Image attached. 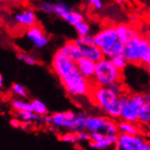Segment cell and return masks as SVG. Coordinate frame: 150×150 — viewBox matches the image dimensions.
Returning a JSON list of instances; mask_svg holds the SVG:
<instances>
[{"label": "cell", "instance_id": "1", "mask_svg": "<svg viewBox=\"0 0 150 150\" xmlns=\"http://www.w3.org/2000/svg\"><path fill=\"white\" fill-rule=\"evenodd\" d=\"M88 115L84 111L74 112L71 110L57 112L46 116V124L52 129L77 133L85 130Z\"/></svg>", "mask_w": 150, "mask_h": 150}, {"label": "cell", "instance_id": "7", "mask_svg": "<svg viewBox=\"0 0 150 150\" xmlns=\"http://www.w3.org/2000/svg\"><path fill=\"white\" fill-rule=\"evenodd\" d=\"M150 52V42L140 35L125 45L123 55L129 64L143 65Z\"/></svg>", "mask_w": 150, "mask_h": 150}, {"label": "cell", "instance_id": "26", "mask_svg": "<svg viewBox=\"0 0 150 150\" xmlns=\"http://www.w3.org/2000/svg\"><path fill=\"white\" fill-rule=\"evenodd\" d=\"M109 87H110V89L115 94H116L117 96H123V95H125V94L127 93L126 85L123 83V81H118V82L114 83Z\"/></svg>", "mask_w": 150, "mask_h": 150}, {"label": "cell", "instance_id": "38", "mask_svg": "<svg viewBox=\"0 0 150 150\" xmlns=\"http://www.w3.org/2000/svg\"><path fill=\"white\" fill-rule=\"evenodd\" d=\"M113 1L115 3H117V4H119V5H123V4H126L127 3L129 0H113Z\"/></svg>", "mask_w": 150, "mask_h": 150}, {"label": "cell", "instance_id": "9", "mask_svg": "<svg viewBox=\"0 0 150 150\" xmlns=\"http://www.w3.org/2000/svg\"><path fill=\"white\" fill-rule=\"evenodd\" d=\"M146 139L143 136H128L119 134L115 150H141Z\"/></svg>", "mask_w": 150, "mask_h": 150}, {"label": "cell", "instance_id": "36", "mask_svg": "<svg viewBox=\"0 0 150 150\" xmlns=\"http://www.w3.org/2000/svg\"><path fill=\"white\" fill-rule=\"evenodd\" d=\"M144 96H145L146 102L148 103V104H150V90H148L146 93H144Z\"/></svg>", "mask_w": 150, "mask_h": 150}, {"label": "cell", "instance_id": "23", "mask_svg": "<svg viewBox=\"0 0 150 150\" xmlns=\"http://www.w3.org/2000/svg\"><path fill=\"white\" fill-rule=\"evenodd\" d=\"M110 61L118 70H120L121 72L126 70L129 65L128 61L127 60V58L125 57L124 55H118V56L110 58Z\"/></svg>", "mask_w": 150, "mask_h": 150}, {"label": "cell", "instance_id": "22", "mask_svg": "<svg viewBox=\"0 0 150 150\" xmlns=\"http://www.w3.org/2000/svg\"><path fill=\"white\" fill-rule=\"evenodd\" d=\"M38 11L47 15H56V4L48 1H39L36 4Z\"/></svg>", "mask_w": 150, "mask_h": 150}, {"label": "cell", "instance_id": "20", "mask_svg": "<svg viewBox=\"0 0 150 150\" xmlns=\"http://www.w3.org/2000/svg\"><path fill=\"white\" fill-rule=\"evenodd\" d=\"M73 26H74L75 30H76V33L77 34L78 38L86 37V36H89V35H91L90 34V32H91L90 25L88 24V22L86 21L85 19L77 22Z\"/></svg>", "mask_w": 150, "mask_h": 150}, {"label": "cell", "instance_id": "29", "mask_svg": "<svg viewBox=\"0 0 150 150\" xmlns=\"http://www.w3.org/2000/svg\"><path fill=\"white\" fill-rule=\"evenodd\" d=\"M76 44L78 47H82V46H88V45H94L95 40H94V36L89 35V36H86V37H81L75 39Z\"/></svg>", "mask_w": 150, "mask_h": 150}, {"label": "cell", "instance_id": "18", "mask_svg": "<svg viewBox=\"0 0 150 150\" xmlns=\"http://www.w3.org/2000/svg\"><path fill=\"white\" fill-rule=\"evenodd\" d=\"M80 47V51L82 54V57L86 59H89L95 63H98L105 57L103 55L102 50L98 47L94 45H88V46H82Z\"/></svg>", "mask_w": 150, "mask_h": 150}, {"label": "cell", "instance_id": "32", "mask_svg": "<svg viewBox=\"0 0 150 150\" xmlns=\"http://www.w3.org/2000/svg\"><path fill=\"white\" fill-rule=\"evenodd\" d=\"M86 2L92 8H94L95 10L99 11V10H102L104 7L103 0H86Z\"/></svg>", "mask_w": 150, "mask_h": 150}, {"label": "cell", "instance_id": "11", "mask_svg": "<svg viewBox=\"0 0 150 150\" xmlns=\"http://www.w3.org/2000/svg\"><path fill=\"white\" fill-rule=\"evenodd\" d=\"M25 37L37 48H43L49 43V38L40 25H36L28 28L25 32Z\"/></svg>", "mask_w": 150, "mask_h": 150}, {"label": "cell", "instance_id": "4", "mask_svg": "<svg viewBox=\"0 0 150 150\" xmlns=\"http://www.w3.org/2000/svg\"><path fill=\"white\" fill-rule=\"evenodd\" d=\"M66 93L73 99L90 98L94 85L91 81L85 78L78 70L59 78Z\"/></svg>", "mask_w": 150, "mask_h": 150}, {"label": "cell", "instance_id": "30", "mask_svg": "<svg viewBox=\"0 0 150 150\" xmlns=\"http://www.w3.org/2000/svg\"><path fill=\"white\" fill-rule=\"evenodd\" d=\"M76 137H77V140H78V145L89 144V142H90V134L86 130L77 132Z\"/></svg>", "mask_w": 150, "mask_h": 150}, {"label": "cell", "instance_id": "33", "mask_svg": "<svg viewBox=\"0 0 150 150\" xmlns=\"http://www.w3.org/2000/svg\"><path fill=\"white\" fill-rule=\"evenodd\" d=\"M10 125H11L13 127H15V128H18V127H21V121H19L18 119H15V118H13V119L10 120Z\"/></svg>", "mask_w": 150, "mask_h": 150}, {"label": "cell", "instance_id": "34", "mask_svg": "<svg viewBox=\"0 0 150 150\" xmlns=\"http://www.w3.org/2000/svg\"><path fill=\"white\" fill-rule=\"evenodd\" d=\"M138 20V16L137 14H134V13H132L129 15V21L131 23H136L137 21Z\"/></svg>", "mask_w": 150, "mask_h": 150}, {"label": "cell", "instance_id": "16", "mask_svg": "<svg viewBox=\"0 0 150 150\" xmlns=\"http://www.w3.org/2000/svg\"><path fill=\"white\" fill-rule=\"evenodd\" d=\"M58 51H60L64 56L68 57L70 60L74 61L75 63H76L82 57L80 47L76 45L75 40H68L65 42L63 46L58 49Z\"/></svg>", "mask_w": 150, "mask_h": 150}, {"label": "cell", "instance_id": "6", "mask_svg": "<svg viewBox=\"0 0 150 150\" xmlns=\"http://www.w3.org/2000/svg\"><path fill=\"white\" fill-rule=\"evenodd\" d=\"M123 80V72L115 67L110 59L104 57L96 65L93 85L96 86H110L112 84Z\"/></svg>", "mask_w": 150, "mask_h": 150}, {"label": "cell", "instance_id": "14", "mask_svg": "<svg viewBox=\"0 0 150 150\" xmlns=\"http://www.w3.org/2000/svg\"><path fill=\"white\" fill-rule=\"evenodd\" d=\"M15 21L25 28H31L38 24V16L37 14L33 9L28 8V9H24L19 12H17L14 16Z\"/></svg>", "mask_w": 150, "mask_h": 150}, {"label": "cell", "instance_id": "31", "mask_svg": "<svg viewBox=\"0 0 150 150\" xmlns=\"http://www.w3.org/2000/svg\"><path fill=\"white\" fill-rule=\"evenodd\" d=\"M12 91L18 95L20 98H25L26 96H28V92H26L25 86H23L22 85L20 84H14L12 86Z\"/></svg>", "mask_w": 150, "mask_h": 150}, {"label": "cell", "instance_id": "3", "mask_svg": "<svg viewBox=\"0 0 150 150\" xmlns=\"http://www.w3.org/2000/svg\"><path fill=\"white\" fill-rule=\"evenodd\" d=\"M95 45L103 52L105 58H112L118 55H123L125 45L118 40L116 26L108 25L94 35Z\"/></svg>", "mask_w": 150, "mask_h": 150}, {"label": "cell", "instance_id": "10", "mask_svg": "<svg viewBox=\"0 0 150 150\" xmlns=\"http://www.w3.org/2000/svg\"><path fill=\"white\" fill-rule=\"evenodd\" d=\"M56 16H59L60 18H62L71 25H74L77 22L85 19L82 13L74 10L71 6L62 1H59L56 4Z\"/></svg>", "mask_w": 150, "mask_h": 150}, {"label": "cell", "instance_id": "21", "mask_svg": "<svg viewBox=\"0 0 150 150\" xmlns=\"http://www.w3.org/2000/svg\"><path fill=\"white\" fill-rule=\"evenodd\" d=\"M32 109L35 114H37L38 116L40 117H46L48 115V108L46 105V104L38 100V99H34L31 102Z\"/></svg>", "mask_w": 150, "mask_h": 150}, {"label": "cell", "instance_id": "5", "mask_svg": "<svg viewBox=\"0 0 150 150\" xmlns=\"http://www.w3.org/2000/svg\"><path fill=\"white\" fill-rule=\"evenodd\" d=\"M119 103L121 105L119 119L131 123H138L140 114L146 104L144 94L127 93L119 96Z\"/></svg>", "mask_w": 150, "mask_h": 150}, {"label": "cell", "instance_id": "13", "mask_svg": "<svg viewBox=\"0 0 150 150\" xmlns=\"http://www.w3.org/2000/svg\"><path fill=\"white\" fill-rule=\"evenodd\" d=\"M108 117L104 116H88L85 130L88 133H94V132H99V133L104 134L105 127L108 124Z\"/></svg>", "mask_w": 150, "mask_h": 150}, {"label": "cell", "instance_id": "39", "mask_svg": "<svg viewBox=\"0 0 150 150\" xmlns=\"http://www.w3.org/2000/svg\"><path fill=\"white\" fill-rule=\"evenodd\" d=\"M11 2L15 3V4H17V5H20L24 2V0H10Z\"/></svg>", "mask_w": 150, "mask_h": 150}, {"label": "cell", "instance_id": "17", "mask_svg": "<svg viewBox=\"0 0 150 150\" xmlns=\"http://www.w3.org/2000/svg\"><path fill=\"white\" fill-rule=\"evenodd\" d=\"M76 64V67L79 73H80L85 78H86L87 80L92 82L94 78V75H95V71H96V63L93 62V61L89 59H86L85 57H81Z\"/></svg>", "mask_w": 150, "mask_h": 150}, {"label": "cell", "instance_id": "8", "mask_svg": "<svg viewBox=\"0 0 150 150\" xmlns=\"http://www.w3.org/2000/svg\"><path fill=\"white\" fill-rule=\"evenodd\" d=\"M51 67L58 78H62L68 74L77 70L76 64L74 61L70 60L58 50L52 57Z\"/></svg>", "mask_w": 150, "mask_h": 150}, {"label": "cell", "instance_id": "28", "mask_svg": "<svg viewBox=\"0 0 150 150\" xmlns=\"http://www.w3.org/2000/svg\"><path fill=\"white\" fill-rule=\"evenodd\" d=\"M60 139L65 143H68L71 145H78V140L76 137V133H73V132H65L60 137Z\"/></svg>", "mask_w": 150, "mask_h": 150}, {"label": "cell", "instance_id": "12", "mask_svg": "<svg viewBox=\"0 0 150 150\" xmlns=\"http://www.w3.org/2000/svg\"><path fill=\"white\" fill-rule=\"evenodd\" d=\"M89 134L90 142L88 145L96 150H105L113 146H115L117 141V136H107L99 132H94Z\"/></svg>", "mask_w": 150, "mask_h": 150}, {"label": "cell", "instance_id": "35", "mask_svg": "<svg viewBox=\"0 0 150 150\" xmlns=\"http://www.w3.org/2000/svg\"><path fill=\"white\" fill-rule=\"evenodd\" d=\"M143 65H145V67L147 68V70L150 72V52H149V54H148L146 59L145 60V62H144Z\"/></svg>", "mask_w": 150, "mask_h": 150}, {"label": "cell", "instance_id": "40", "mask_svg": "<svg viewBox=\"0 0 150 150\" xmlns=\"http://www.w3.org/2000/svg\"><path fill=\"white\" fill-rule=\"evenodd\" d=\"M4 86V80H3V76L0 74V87H3Z\"/></svg>", "mask_w": 150, "mask_h": 150}, {"label": "cell", "instance_id": "25", "mask_svg": "<svg viewBox=\"0 0 150 150\" xmlns=\"http://www.w3.org/2000/svg\"><path fill=\"white\" fill-rule=\"evenodd\" d=\"M12 107L15 110L18 111H26V112H33L31 103L24 102L19 100H14L12 102Z\"/></svg>", "mask_w": 150, "mask_h": 150}, {"label": "cell", "instance_id": "27", "mask_svg": "<svg viewBox=\"0 0 150 150\" xmlns=\"http://www.w3.org/2000/svg\"><path fill=\"white\" fill-rule=\"evenodd\" d=\"M16 58L20 61H24L25 64H28L29 66H36L38 64V59L36 57H34L31 55L25 54L23 52L16 53Z\"/></svg>", "mask_w": 150, "mask_h": 150}, {"label": "cell", "instance_id": "15", "mask_svg": "<svg viewBox=\"0 0 150 150\" xmlns=\"http://www.w3.org/2000/svg\"><path fill=\"white\" fill-rule=\"evenodd\" d=\"M116 32H117V36L119 41H121L124 45L130 42L133 38H135L137 35V31L131 26L128 24L125 23H121L116 25Z\"/></svg>", "mask_w": 150, "mask_h": 150}, {"label": "cell", "instance_id": "37", "mask_svg": "<svg viewBox=\"0 0 150 150\" xmlns=\"http://www.w3.org/2000/svg\"><path fill=\"white\" fill-rule=\"evenodd\" d=\"M141 150H150V141L149 140L146 141V143L144 144V146Z\"/></svg>", "mask_w": 150, "mask_h": 150}, {"label": "cell", "instance_id": "19", "mask_svg": "<svg viewBox=\"0 0 150 150\" xmlns=\"http://www.w3.org/2000/svg\"><path fill=\"white\" fill-rule=\"evenodd\" d=\"M118 132L119 134L128 136H142L141 127L138 123H131L122 120L118 122Z\"/></svg>", "mask_w": 150, "mask_h": 150}, {"label": "cell", "instance_id": "24", "mask_svg": "<svg viewBox=\"0 0 150 150\" xmlns=\"http://www.w3.org/2000/svg\"><path fill=\"white\" fill-rule=\"evenodd\" d=\"M138 124L141 126L150 127V104L146 103L140 114Z\"/></svg>", "mask_w": 150, "mask_h": 150}, {"label": "cell", "instance_id": "2", "mask_svg": "<svg viewBox=\"0 0 150 150\" xmlns=\"http://www.w3.org/2000/svg\"><path fill=\"white\" fill-rule=\"evenodd\" d=\"M90 98L108 117L115 120L120 118L121 105L119 96L115 94L109 86H94Z\"/></svg>", "mask_w": 150, "mask_h": 150}]
</instances>
